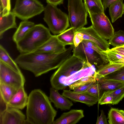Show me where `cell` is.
<instances>
[{
  "label": "cell",
  "instance_id": "28",
  "mask_svg": "<svg viewBox=\"0 0 124 124\" xmlns=\"http://www.w3.org/2000/svg\"><path fill=\"white\" fill-rule=\"evenodd\" d=\"M119 110L111 108L108 114L107 119L109 124H124V117L120 112Z\"/></svg>",
  "mask_w": 124,
  "mask_h": 124
},
{
  "label": "cell",
  "instance_id": "12",
  "mask_svg": "<svg viewBox=\"0 0 124 124\" xmlns=\"http://www.w3.org/2000/svg\"><path fill=\"white\" fill-rule=\"evenodd\" d=\"M0 124H27L26 117L19 109L8 107L0 114Z\"/></svg>",
  "mask_w": 124,
  "mask_h": 124
},
{
  "label": "cell",
  "instance_id": "42",
  "mask_svg": "<svg viewBox=\"0 0 124 124\" xmlns=\"http://www.w3.org/2000/svg\"><path fill=\"white\" fill-rule=\"evenodd\" d=\"M47 3L57 6L58 5L62 4L64 0H46Z\"/></svg>",
  "mask_w": 124,
  "mask_h": 124
},
{
  "label": "cell",
  "instance_id": "40",
  "mask_svg": "<svg viewBox=\"0 0 124 124\" xmlns=\"http://www.w3.org/2000/svg\"><path fill=\"white\" fill-rule=\"evenodd\" d=\"M0 114L6 110L8 107V106L7 103L5 102L3 99L0 97Z\"/></svg>",
  "mask_w": 124,
  "mask_h": 124
},
{
  "label": "cell",
  "instance_id": "5",
  "mask_svg": "<svg viewBox=\"0 0 124 124\" xmlns=\"http://www.w3.org/2000/svg\"><path fill=\"white\" fill-rule=\"evenodd\" d=\"M44 11V20L50 31L54 35L59 34L70 26L68 16L57 6L47 3Z\"/></svg>",
  "mask_w": 124,
  "mask_h": 124
},
{
  "label": "cell",
  "instance_id": "43",
  "mask_svg": "<svg viewBox=\"0 0 124 124\" xmlns=\"http://www.w3.org/2000/svg\"><path fill=\"white\" fill-rule=\"evenodd\" d=\"M119 111L124 117V110H119Z\"/></svg>",
  "mask_w": 124,
  "mask_h": 124
},
{
  "label": "cell",
  "instance_id": "21",
  "mask_svg": "<svg viewBox=\"0 0 124 124\" xmlns=\"http://www.w3.org/2000/svg\"><path fill=\"white\" fill-rule=\"evenodd\" d=\"M124 66L121 63H108L97 67L95 74L97 80L111 73Z\"/></svg>",
  "mask_w": 124,
  "mask_h": 124
},
{
  "label": "cell",
  "instance_id": "6",
  "mask_svg": "<svg viewBox=\"0 0 124 124\" xmlns=\"http://www.w3.org/2000/svg\"><path fill=\"white\" fill-rule=\"evenodd\" d=\"M44 8L38 0H16L12 12L19 19L26 20L40 14Z\"/></svg>",
  "mask_w": 124,
  "mask_h": 124
},
{
  "label": "cell",
  "instance_id": "31",
  "mask_svg": "<svg viewBox=\"0 0 124 124\" xmlns=\"http://www.w3.org/2000/svg\"><path fill=\"white\" fill-rule=\"evenodd\" d=\"M110 45L114 47L124 45V31L123 30L114 32L112 37L109 39Z\"/></svg>",
  "mask_w": 124,
  "mask_h": 124
},
{
  "label": "cell",
  "instance_id": "26",
  "mask_svg": "<svg viewBox=\"0 0 124 124\" xmlns=\"http://www.w3.org/2000/svg\"><path fill=\"white\" fill-rule=\"evenodd\" d=\"M17 90L11 86L0 83V97L7 104Z\"/></svg>",
  "mask_w": 124,
  "mask_h": 124
},
{
  "label": "cell",
  "instance_id": "14",
  "mask_svg": "<svg viewBox=\"0 0 124 124\" xmlns=\"http://www.w3.org/2000/svg\"><path fill=\"white\" fill-rule=\"evenodd\" d=\"M62 95L73 101L84 103L89 106L96 104L99 100L98 98L89 94L75 92L69 90H63Z\"/></svg>",
  "mask_w": 124,
  "mask_h": 124
},
{
  "label": "cell",
  "instance_id": "7",
  "mask_svg": "<svg viewBox=\"0 0 124 124\" xmlns=\"http://www.w3.org/2000/svg\"><path fill=\"white\" fill-rule=\"evenodd\" d=\"M68 8L70 27L77 31L87 24L88 13L83 0H68Z\"/></svg>",
  "mask_w": 124,
  "mask_h": 124
},
{
  "label": "cell",
  "instance_id": "34",
  "mask_svg": "<svg viewBox=\"0 0 124 124\" xmlns=\"http://www.w3.org/2000/svg\"><path fill=\"white\" fill-rule=\"evenodd\" d=\"M83 93L97 97L99 100L102 94L101 85L97 81L95 82L85 92Z\"/></svg>",
  "mask_w": 124,
  "mask_h": 124
},
{
  "label": "cell",
  "instance_id": "4",
  "mask_svg": "<svg viewBox=\"0 0 124 124\" xmlns=\"http://www.w3.org/2000/svg\"><path fill=\"white\" fill-rule=\"evenodd\" d=\"M84 62L72 55L66 60L51 76L52 87L58 90L65 89L64 82L66 79L82 68Z\"/></svg>",
  "mask_w": 124,
  "mask_h": 124
},
{
  "label": "cell",
  "instance_id": "39",
  "mask_svg": "<svg viewBox=\"0 0 124 124\" xmlns=\"http://www.w3.org/2000/svg\"><path fill=\"white\" fill-rule=\"evenodd\" d=\"M110 49L114 52L124 55V45L121 46L114 47Z\"/></svg>",
  "mask_w": 124,
  "mask_h": 124
},
{
  "label": "cell",
  "instance_id": "24",
  "mask_svg": "<svg viewBox=\"0 0 124 124\" xmlns=\"http://www.w3.org/2000/svg\"><path fill=\"white\" fill-rule=\"evenodd\" d=\"M77 31L73 28L70 27L57 35V37L59 41L65 46L74 45V39Z\"/></svg>",
  "mask_w": 124,
  "mask_h": 124
},
{
  "label": "cell",
  "instance_id": "11",
  "mask_svg": "<svg viewBox=\"0 0 124 124\" xmlns=\"http://www.w3.org/2000/svg\"><path fill=\"white\" fill-rule=\"evenodd\" d=\"M89 14L92 25L96 31L105 39H110L114 34V30L104 13Z\"/></svg>",
  "mask_w": 124,
  "mask_h": 124
},
{
  "label": "cell",
  "instance_id": "41",
  "mask_svg": "<svg viewBox=\"0 0 124 124\" xmlns=\"http://www.w3.org/2000/svg\"><path fill=\"white\" fill-rule=\"evenodd\" d=\"M118 0H103L102 4L104 10L111 4L114 3Z\"/></svg>",
  "mask_w": 124,
  "mask_h": 124
},
{
  "label": "cell",
  "instance_id": "30",
  "mask_svg": "<svg viewBox=\"0 0 124 124\" xmlns=\"http://www.w3.org/2000/svg\"><path fill=\"white\" fill-rule=\"evenodd\" d=\"M103 93L112 97L113 100L111 104H117L124 97V86L119 88L105 91Z\"/></svg>",
  "mask_w": 124,
  "mask_h": 124
},
{
  "label": "cell",
  "instance_id": "32",
  "mask_svg": "<svg viewBox=\"0 0 124 124\" xmlns=\"http://www.w3.org/2000/svg\"><path fill=\"white\" fill-rule=\"evenodd\" d=\"M97 81V79L95 74L93 75L84 77L68 86L70 89L73 90L75 89L79 86L91 83Z\"/></svg>",
  "mask_w": 124,
  "mask_h": 124
},
{
  "label": "cell",
  "instance_id": "37",
  "mask_svg": "<svg viewBox=\"0 0 124 124\" xmlns=\"http://www.w3.org/2000/svg\"><path fill=\"white\" fill-rule=\"evenodd\" d=\"M94 82L91 83L79 86L75 89L73 90V91L77 93H84L85 92Z\"/></svg>",
  "mask_w": 124,
  "mask_h": 124
},
{
  "label": "cell",
  "instance_id": "44",
  "mask_svg": "<svg viewBox=\"0 0 124 124\" xmlns=\"http://www.w3.org/2000/svg\"><path fill=\"white\" fill-rule=\"evenodd\" d=\"M123 14H124V4Z\"/></svg>",
  "mask_w": 124,
  "mask_h": 124
},
{
  "label": "cell",
  "instance_id": "20",
  "mask_svg": "<svg viewBox=\"0 0 124 124\" xmlns=\"http://www.w3.org/2000/svg\"><path fill=\"white\" fill-rule=\"evenodd\" d=\"M35 25L33 22L28 20L21 22L13 35V41L16 43L22 39Z\"/></svg>",
  "mask_w": 124,
  "mask_h": 124
},
{
  "label": "cell",
  "instance_id": "22",
  "mask_svg": "<svg viewBox=\"0 0 124 124\" xmlns=\"http://www.w3.org/2000/svg\"><path fill=\"white\" fill-rule=\"evenodd\" d=\"M109 8L111 21L113 23L117 19L122 17L123 14V0H118L111 5Z\"/></svg>",
  "mask_w": 124,
  "mask_h": 124
},
{
  "label": "cell",
  "instance_id": "16",
  "mask_svg": "<svg viewBox=\"0 0 124 124\" xmlns=\"http://www.w3.org/2000/svg\"><path fill=\"white\" fill-rule=\"evenodd\" d=\"M58 91L52 87L50 88L49 97L50 101L57 109L62 110L70 109L73 105V103L68 98L60 94Z\"/></svg>",
  "mask_w": 124,
  "mask_h": 124
},
{
  "label": "cell",
  "instance_id": "23",
  "mask_svg": "<svg viewBox=\"0 0 124 124\" xmlns=\"http://www.w3.org/2000/svg\"><path fill=\"white\" fill-rule=\"evenodd\" d=\"M83 0L89 14L104 13L101 0Z\"/></svg>",
  "mask_w": 124,
  "mask_h": 124
},
{
  "label": "cell",
  "instance_id": "35",
  "mask_svg": "<svg viewBox=\"0 0 124 124\" xmlns=\"http://www.w3.org/2000/svg\"><path fill=\"white\" fill-rule=\"evenodd\" d=\"M0 5L2 8V16L8 15L11 10L10 0H0Z\"/></svg>",
  "mask_w": 124,
  "mask_h": 124
},
{
  "label": "cell",
  "instance_id": "38",
  "mask_svg": "<svg viewBox=\"0 0 124 124\" xmlns=\"http://www.w3.org/2000/svg\"><path fill=\"white\" fill-rule=\"evenodd\" d=\"M100 116L98 117L97 120L96 124H108L107 121V118L104 114L103 110L101 111Z\"/></svg>",
  "mask_w": 124,
  "mask_h": 124
},
{
  "label": "cell",
  "instance_id": "2",
  "mask_svg": "<svg viewBox=\"0 0 124 124\" xmlns=\"http://www.w3.org/2000/svg\"><path fill=\"white\" fill-rule=\"evenodd\" d=\"M57 113L49 98L42 91L36 89L30 92L26 106L27 124H53Z\"/></svg>",
  "mask_w": 124,
  "mask_h": 124
},
{
  "label": "cell",
  "instance_id": "10",
  "mask_svg": "<svg viewBox=\"0 0 124 124\" xmlns=\"http://www.w3.org/2000/svg\"><path fill=\"white\" fill-rule=\"evenodd\" d=\"M25 82L21 72L13 69L0 60V83L11 86L18 90L24 86Z\"/></svg>",
  "mask_w": 124,
  "mask_h": 124
},
{
  "label": "cell",
  "instance_id": "18",
  "mask_svg": "<svg viewBox=\"0 0 124 124\" xmlns=\"http://www.w3.org/2000/svg\"><path fill=\"white\" fill-rule=\"evenodd\" d=\"M28 96L25 91L24 86L20 87L8 104V107L19 109H23L26 106Z\"/></svg>",
  "mask_w": 124,
  "mask_h": 124
},
{
  "label": "cell",
  "instance_id": "27",
  "mask_svg": "<svg viewBox=\"0 0 124 124\" xmlns=\"http://www.w3.org/2000/svg\"><path fill=\"white\" fill-rule=\"evenodd\" d=\"M0 60L19 72H21L19 66L12 59L6 49L0 45Z\"/></svg>",
  "mask_w": 124,
  "mask_h": 124
},
{
  "label": "cell",
  "instance_id": "33",
  "mask_svg": "<svg viewBox=\"0 0 124 124\" xmlns=\"http://www.w3.org/2000/svg\"><path fill=\"white\" fill-rule=\"evenodd\" d=\"M100 79L114 80L124 82V66L113 72Z\"/></svg>",
  "mask_w": 124,
  "mask_h": 124
},
{
  "label": "cell",
  "instance_id": "8",
  "mask_svg": "<svg viewBox=\"0 0 124 124\" xmlns=\"http://www.w3.org/2000/svg\"><path fill=\"white\" fill-rule=\"evenodd\" d=\"M73 55L83 62H88L97 67L109 62L105 55L101 54L95 50L82 42L77 46H74Z\"/></svg>",
  "mask_w": 124,
  "mask_h": 124
},
{
  "label": "cell",
  "instance_id": "19",
  "mask_svg": "<svg viewBox=\"0 0 124 124\" xmlns=\"http://www.w3.org/2000/svg\"><path fill=\"white\" fill-rule=\"evenodd\" d=\"M2 8L0 7V38L3 37L4 33L8 30L12 28H17L16 22V16L12 12H10L8 15L2 16Z\"/></svg>",
  "mask_w": 124,
  "mask_h": 124
},
{
  "label": "cell",
  "instance_id": "36",
  "mask_svg": "<svg viewBox=\"0 0 124 124\" xmlns=\"http://www.w3.org/2000/svg\"><path fill=\"white\" fill-rule=\"evenodd\" d=\"M113 100V97L111 96L103 93L99 99L98 103L101 105L108 104H111Z\"/></svg>",
  "mask_w": 124,
  "mask_h": 124
},
{
  "label": "cell",
  "instance_id": "13",
  "mask_svg": "<svg viewBox=\"0 0 124 124\" xmlns=\"http://www.w3.org/2000/svg\"><path fill=\"white\" fill-rule=\"evenodd\" d=\"M65 46L58 39L57 35H52L44 43L34 52L54 54L64 51L66 49Z\"/></svg>",
  "mask_w": 124,
  "mask_h": 124
},
{
  "label": "cell",
  "instance_id": "1",
  "mask_svg": "<svg viewBox=\"0 0 124 124\" xmlns=\"http://www.w3.org/2000/svg\"><path fill=\"white\" fill-rule=\"evenodd\" d=\"M74 46L70 45L64 51L56 54L34 52L20 54L15 61L20 68L32 72L37 77L58 68L73 55Z\"/></svg>",
  "mask_w": 124,
  "mask_h": 124
},
{
  "label": "cell",
  "instance_id": "17",
  "mask_svg": "<svg viewBox=\"0 0 124 124\" xmlns=\"http://www.w3.org/2000/svg\"><path fill=\"white\" fill-rule=\"evenodd\" d=\"M84 116L83 110L72 109L62 114L53 124H75Z\"/></svg>",
  "mask_w": 124,
  "mask_h": 124
},
{
  "label": "cell",
  "instance_id": "25",
  "mask_svg": "<svg viewBox=\"0 0 124 124\" xmlns=\"http://www.w3.org/2000/svg\"><path fill=\"white\" fill-rule=\"evenodd\" d=\"M97 81L101 85L102 94L104 92L115 90L124 86V82L116 80L99 79Z\"/></svg>",
  "mask_w": 124,
  "mask_h": 124
},
{
  "label": "cell",
  "instance_id": "15",
  "mask_svg": "<svg viewBox=\"0 0 124 124\" xmlns=\"http://www.w3.org/2000/svg\"><path fill=\"white\" fill-rule=\"evenodd\" d=\"M96 70L88 62H84L82 68L69 76L65 80L64 84L65 88L69 85L85 77L94 75Z\"/></svg>",
  "mask_w": 124,
  "mask_h": 124
},
{
  "label": "cell",
  "instance_id": "9",
  "mask_svg": "<svg viewBox=\"0 0 124 124\" xmlns=\"http://www.w3.org/2000/svg\"><path fill=\"white\" fill-rule=\"evenodd\" d=\"M83 40L93 42L103 51L109 49L108 42L99 34L92 25L87 27H83L77 31L74 39V46H77Z\"/></svg>",
  "mask_w": 124,
  "mask_h": 124
},
{
  "label": "cell",
  "instance_id": "3",
  "mask_svg": "<svg viewBox=\"0 0 124 124\" xmlns=\"http://www.w3.org/2000/svg\"><path fill=\"white\" fill-rule=\"evenodd\" d=\"M52 35L49 29L43 24L35 25L22 39L16 43V48L20 54L33 52Z\"/></svg>",
  "mask_w": 124,
  "mask_h": 124
},
{
  "label": "cell",
  "instance_id": "29",
  "mask_svg": "<svg viewBox=\"0 0 124 124\" xmlns=\"http://www.w3.org/2000/svg\"><path fill=\"white\" fill-rule=\"evenodd\" d=\"M102 54L107 59L110 63H121L124 64V55L118 54L109 49L103 51Z\"/></svg>",
  "mask_w": 124,
  "mask_h": 124
}]
</instances>
